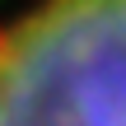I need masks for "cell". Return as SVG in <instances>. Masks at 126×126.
Instances as JSON below:
<instances>
[{
  "label": "cell",
  "mask_w": 126,
  "mask_h": 126,
  "mask_svg": "<svg viewBox=\"0 0 126 126\" xmlns=\"http://www.w3.org/2000/svg\"><path fill=\"white\" fill-rule=\"evenodd\" d=\"M0 126H126V0H28L5 14Z\"/></svg>",
  "instance_id": "1"
}]
</instances>
